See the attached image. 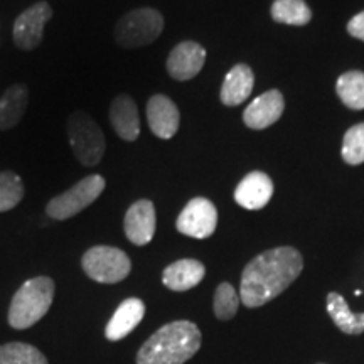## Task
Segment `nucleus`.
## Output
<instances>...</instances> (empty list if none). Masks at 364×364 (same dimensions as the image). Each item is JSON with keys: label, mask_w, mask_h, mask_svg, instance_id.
<instances>
[{"label": "nucleus", "mask_w": 364, "mask_h": 364, "mask_svg": "<svg viewBox=\"0 0 364 364\" xmlns=\"http://www.w3.org/2000/svg\"><path fill=\"white\" fill-rule=\"evenodd\" d=\"M201 331L194 322H169L145 341L136 364H184L201 349Z\"/></svg>", "instance_id": "2"}, {"label": "nucleus", "mask_w": 364, "mask_h": 364, "mask_svg": "<svg viewBox=\"0 0 364 364\" xmlns=\"http://www.w3.org/2000/svg\"><path fill=\"white\" fill-rule=\"evenodd\" d=\"M81 265L86 275L98 284H117L125 280L132 270L129 255L113 247H93L83 255Z\"/></svg>", "instance_id": "7"}, {"label": "nucleus", "mask_w": 364, "mask_h": 364, "mask_svg": "<svg viewBox=\"0 0 364 364\" xmlns=\"http://www.w3.org/2000/svg\"><path fill=\"white\" fill-rule=\"evenodd\" d=\"M164 31V17L156 9L142 7L127 12L115 26V41L125 49L149 46Z\"/></svg>", "instance_id": "5"}, {"label": "nucleus", "mask_w": 364, "mask_h": 364, "mask_svg": "<svg viewBox=\"0 0 364 364\" xmlns=\"http://www.w3.org/2000/svg\"><path fill=\"white\" fill-rule=\"evenodd\" d=\"M273 196V182L265 172L255 171L243 177L235 191V201L241 208L257 211L265 208Z\"/></svg>", "instance_id": "14"}, {"label": "nucleus", "mask_w": 364, "mask_h": 364, "mask_svg": "<svg viewBox=\"0 0 364 364\" xmlns=\"http://www.w3.org/2000/svg\"><path fill=\"white\" fill-rule=\"evenodd\" d=\"M341 154L344 162L351 166H359L364 162V124L354 125L346 132Z\"/></svg>", "instance_id": "26"}, {"label": "nucleus", "mask_w": 364, "mask_h": 364, "mask_svg": "<svg viewBox=\"0 0 364 364\" xmlns=\"http://www.w3.org/2000/svg\"><path fill=\"white\" fill-rule=\"evenodd\" d=\"M215 314L220 321H230L236 316L240 307V295L235 287L228 282H223L215 292Z\"/></svg>", "instance_id": "25"}, {"label": "nucleus", "mask_w": 364, "mask_h": 364, "mask_svg": "<svg viewBox=\"0 0 364 364\" xmlns=\"http://www.w3.org/2000/svg\"><path fill=\"white\" fill-rule=\"evenodd\" d=\"M105 186H107V181L102 176L93 174L85 177V179L76 182L71 189H68L66 193L53 198L46 206V213L53 220H70L97 201L100 194L105 191Z\"/></svg>", "instance_id": "6"}, {"label": "nucleus", "mask_w": 364, "mask_h": 364, "mask_svg": "<svg viewBox=\"0 0 364 364\" xmlns=\"http://www.w3.org/2000/svg\"><path fill=\"white\" fill-rule=\"evenodd\" d=\"M275 22L289 26H306L312 19V11L304 0H275L272 6Z\"/></svg>", "instance_id": "21"}, {"label": "nucleus", "mask_w": 364, "mask_h": 364, "mask_svg": "<svg viewBox=\"0 0 364 364\" xmlns=\"http://www.w3.org/2000/svg\"><path fill=\"white\" fill-rule=\"evenodd\" d=\"M29 102L26 85H12L0 98V130H11L24 117Z\"/></svg>", "instance_id": "19"}, {"label": "nucleus", "mask_w": 364, "mask_h": 364, "mask_svg": "<svg viewBox=\"0 0 364 364\" xmlns=\"http://www.w3.org/2000/svg\"><path fill=\"white\" fill-rule=\"evenodd\" d=\"M54 300V282L49 277H36L22 284L9 309V324L14 329H27L39 322Z\"/></svg>", "instance_id": "3"}, {"label": "nucleus", "mask_w": 364, "mask_h": 364, "mask_svg": "<svg viewBox=\"0 0 364 364\" xmlns=\"http://www.w3.org/2000/svg\"><path fill=\"white\" fill-rule=\"evenodd\" d=\"M53 7L48 2H38L26 9L14 24V44L22 51H33L43 43L44 27L51 21Z\"/></svg>", "instance_id": "9"}, {"label": "nucleus", "mask_w": 364, "mask_h": 364, "mask_svg": "<svg viewBox=\"0 0 364 364\" xmlns=\"http://www.w3.org/2000/svg\"><path fill=\"white\" fill-rule=\"evenodd\" d=\"M147 120L150 130L159 139H172L179 130L181 115L176 103L166 95H154L147 103Z\"/></svg>", "instance_id": "13"}, {"label": "nucleus", "mask_w": 364, "mask_h": 364, "mask_svg": "<svg viewBox=\"0 0 364 364\" xmlns=\"http://www.w3.org/2000/svg\"><path fill=\"white\" fill-rule=\"evenodd\" d=\"M336 91L346 107L353 110H363L364 108V73L349 71L339 76L336 83Z\"/></svg>", "instance_id": "22"}, {"label": "nucleus", "mask_w": 364, "mask_h": 364, "mask_svg": "<svg viewBox=\"0 0 364 364\" xmlns=\"http://www.w3.org/2000/svg\"><path fill=\"white\" fill-rule=\"evenodd\" d=\"M204 61L206 49L194 41H184L171 51L167 58V71L177 81H188L201 73Z\"/></svg>", "instance_id": "10"}, {"label": "nucleus", "mask_w": 364, "mask_h": 364, "mask_svg": "<svg viewBox=\"0 0 364 364\" xmlns=\"http://www.w3.org/2000/svg\"><path fill=\"white\" fill-rule=\"evenodd\" d=\"M110 122L115 134L125 142H135L140 135V118L134 98L118 95L112 102Z\"/></svg>", "instance_id": "15"}, {"label": "nucleus", "mask_w": 364, "mask_h": 364, "mask_svg": "<svg viewBox=\"0 0 364 364\" xmlns=\"http://www.w3.org/2000/svg\"><path fill=\"white\" fill-rule=\"evenodd\" d=\"M156 208L149 199H140V201L132 204L124 221L127 238L136 247H144L152 241L154 235H156Z\"/></svg>", "instance_id": "11"}, {"label": "nucleus", "mask_w": 364, "mask_h": 364, "mask_svg": "<svg viewBox=\"0 0 364 364\" xmlns=\"http://www.w3.org/2000/svg\"><path fill=\"white\" fill-rule=\"evenodd\" d=\"M348 33L359 41H364V11L348 22Z\"/></svg>", "instance_id": "27"}, {"label": "nucleus", "mask_w": 364, "mask_h": 364, "mask_svg": "<svg viewBox=\"0 0 364 364\" xmlns=\"http://www.w3.org/2000/svg\"><path fill=\"white\" fill-rule=\"evenodd\" d=\"M204 275H206V268L201 262L186 258V260L171 263L164 270L162 284L174 292H186V290L194 289L196 285L201 284Z\"/></svg>", "instance_id": "17"}, {"label": "nucleus", "mask_w": 364, "mask_h": 364, "mask_svg": "<svg viewBox=\"0 0 364 364\" xmlns=\"http://www.w3.org/2000/svg\"><path fill=\"white\" fill-rule=\"evenodd\" d=\"M0 364H49L43 353L26 343L0 346Z\"/></svg>", "instance_id": "23"}, {"label": "nucleus", "mask_w": 364, "mask_h": 364, "mask_svg": "<svg viewBox=\"0 0 364 364\" xmlns=\"http://www.w3.org/2000/svg\"><path fill=\"white\" fill-rule=\"evenodd\" d=\"M24 198V182L16 172H0V213L11 211Z\"/></svg>", "instance_id": "24"}, {"label": "nucleus", "mask_w": 364, "mask_h": 364, "mask_svg": "<svg viewBox=\"0 0 364 364\" xmlns=\"http://www.w3.org/2000/svg\"><path fill=\"white\" fill-rule=\"evenodd\" d=\"M302 255L292 247L267 250L241 273L240 300L248 309L265 306L289 289L302 273Z\"/></svg>", "instance_id": "1"}, {"label": "nucleus", "mask_w": 364, "mask_h": 364, "mask_svg": "<svg viewBox=\"0 0 364 364\" xmlns=\"http://www.w3.org/2000/svg\"><path fill=\"white\" fill-rule=\"evenodd\" d=\"M66 129L75 157L86 167L100 164L107 150V140L97 122L86 112H75L68 118Z\"/></svg>", "instance_id": "4"}, {"label": "nucleus", "mask_w": 364, "mask_h": 364, "mask_svg": "<svg viewBox=\"0 0 364 364\" xmlns=\"http://www.w3.org/2000/svg\"><path fill=\"white\" fill-rule=\"evenodd\" d=\"M327 314H329L336 327L349 336H358L364 332V312L354 314L348 302L338 292L327 295Z\"/></svg>", "instance_id": "20"}, {"label": "nucleus", "mask_w": 364, "mask_h": 364, "mask_svg": "<svg viewBox=\"0 0 364 364\" xmlns=\"http://www.w3.org/2000/svg\"><path fill=\"white\" fill-rule=\"evenodd\" d=\"M218 209L206 198H194L177 218V231L196 240H206L216 231Z\"/></svg>", "instance_id": "8"}, {"label": "nucleus", "mask_w": 364, "mask_h": 364, "mask_svg": "<svg viewBox=\"0 0 364 364\" xmlns=\"http://www.w3.org/2000/svg\"><path fill=\"white\" fill-rule=\"evenodd\" d=\"M255 76L252 68L247 65H236L226 75L221 86V102L226 107H236L243 103L253 91Z\"/></svg>", "instance_id": "18"}, {"label": "nucleus", "mask_w": 364, "mask_h": 364, "mask_svg": "<svg viewBox=\"0 0 364 364\" xmlns=\"http://www.w3.org/2000/svg\"><path fill=\"white\" fill-rule=\"evenodd\" d=\"M144 316L145 304L142 300L135 297L124 300L107 324L105 336H107L108 341H120L127 338L142 322Z\"/></svg>", "instance_id": "16"}, {"label": "nucleus", "mask_w": 364, "mask_h": 364, "mask_svg": "<svg viewBox=\"0 0 364 364\" xmlns=\"http://www.w3.org/2000/svg\"><path fill=\"white\" fill-rule=\"evenodd\" d=\"M284 110V95L279 90H270L248 105L243 113V122L248 129L263 130L275 124Z\"/></svg>", "instance_id": "12"}]
</instances>
